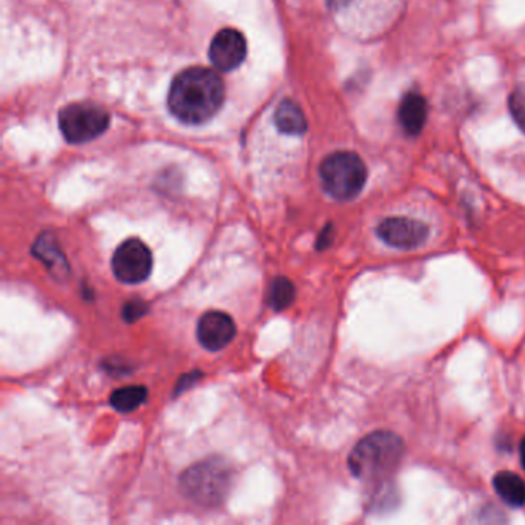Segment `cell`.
Listing matches in <instances>:
<instances>
[{
	"label": "cell",
	"mask_w": 525,
	"mask_h": 525,
	"mask_svg": "<svg viewBox=\"0 0 525 525\" xmlns=\"http://www.w3.org/2000/svg\"><path fill=\"white\" fill-rule=\"evenodd\" d=\"M224 97V82L216 71L193 67L176 76L169 88L168 107L181 122L199 125L219 111Z\"/></svg>",
	"instance_id": "cell-1"
},
{
	"label": "cell",
	"mask_w": 525,
	"mask_h": 525,
	"mask_svg": "<svg viewBox=\"0 0 525 525\" xmlns=\"http://www.w3.org/2000/svg\"><path fill=\"white\" fill-rule=\"evenodd\" d=\"M404 453L399 436L379 430L362 438L349 456V469L357 480H379L395 472Z\"/></svg>",
	"instance_id": "cell-2"
},
{
	"label": "cell",
	"mask_w": 525,
	"mask_h": 525,
	"mask_svg": "<svg viewBox=\"0 0 525 525\" xmlns=\"http://www.w3.org/2000/svg\"><path fill=\"white\" fill-rule=\"evenodd\" d=\"M322 186L328 196L347 202L361 194L367 182V167L356 152H336L328 154L319 167Z\"/></svg>",
	"instance_id": "cell-3"
},
{
	"label": "cell",
	"mask_w": 525,
	"mask_h": 525,
	"mask_svg": "<svg viewBox=\"0 0 525 525\" xmlns=\"http://www.w3.org/2000/svg\"><path fill=\"white\" fill-rule=\"evenodd\" d=\"M232 487V470L222 459H207L185 470L181 488L193 503L215 507L224 503Z\"/></svg>",
	"instance_id": "cell-4"
},
{
	"label": "cell",
	"mask_w": 525,
	"mask_h": 525,
	"mask_svg": "<svg viewBox=\"0 0 525 525\" xmlns=\"http://www.w3.org/2000/svg\"><path fill=\"white\" fill-rule=\"evenodd\" d=\"M110 116L94 103L80 102L61 110L59 127L63 137L71 144L93 141L107 131Z\"/></svg>",
	"instance_id": "cell-5"
},
{
	"label": "cell",
	"mask_w": 525,
	"mask_h": 525,
	"mask_svg": "<svg viewBox=\"0 0 525 525\" xmlns=\"http://www.w3.org/2000/svg\"><path fill=\"white\" fill-rule=\"evenodd\" d=\"M111 268L120 283L128 285L145 283L152 270V250L141 239H128L114 251Z\"/></svg>",
	"instance_id": "cell-6"
},
{
	"label": "cell",
	"mask_w": 525,
	"mask_h": 525,
	"mask_svg": "<svg viewBox=\"0 0 525 525\" xmlns=\"http://www.w3.org/2000/svg\"><path fill=\"white\" fill-rule=\"evenodd\" d=\"M376 234L382 242L396 250H414L429 239V226L410 217H389L379 224Z\"/></svg>",
	"instance_id": "cell-7"
},
{
	"label": "cell",
	"mask_w": 525,
	"mask_h": 525,
	"mask_svg": "<svg viewBox=\"0 0 525 525\" xmlns=\"http://www.w3.org/2000/svg\"><path fill=\"white\" fill-rule=\"evenodd\" d=\"M209 57L219 71H233L247 57V42L242 34L233 29H220L211 40Z\"/></svg>",
	"instance_id": "cell-8"
},
{
	"label": "cell",
	"mask_w": 525,
	"mask_h": 525,
	"mask_svg": "<svg viewBox=\"0 0 525 525\" xmlns=\"http://www.w3.org/2000/svg\"><path fill=\"white\" fill-rule=\"evenodd\" d=\"M196 336L203 349L219 351L236 336V324L224 311H209L199 319Z\"/></svg>",
	"instance_id": "cell-9"
},
{
	"label": "cell",
	"mask_w": 525,
	"mask_h": 525,
	"mask_svg": "<svg viewBox=\"0 0 525 525\" xmlns=\"http://www.w3.org/2000/svg\"><path fill=\"white\" fill-rule=\"evenodd\" d=\"M427 114H429V105L422 94H419L416 91H410L402 97L401 105H399V122L406 133L410 135H418L425 127Z\"/></svg>",
	"instance_id": "cell-10"
},
{
	"label": "cell",
	"mask_w": 525,
	"mask_h": 525,
	"mask_svg": "<svg viewBox=\"0 0 525 525\" xmlns=\"http://www.w3.org/2000/svg\"><path fill=\"white\" fill-rule=\"evenodd\" d=\"M33 253L37 259L42 260L51 275L57 277H63L68 271L67 262L63 258L62 251L56 243V239L51 236L50 233H45L34 243Z\"/></svg>",
	"instance_id": "cell-11"
},
{
	"label": "cell",
	"mask_w": 525,
	"mask_h": 525,
	"mask_svg": "<svg viewBox=\"0 0 525 525\" xmlns=\"http://www.w3.org/2000/svg\"><path fill=\"white\" fill-rule=\"evenodd\" d=\"M493 487L497 496L512 507L525 505V482L512 472H499L493 478Z\"/></svg>",
	"instance_id": "cell-12"
},
{
	"label": "cell",
	"mask_w": 525,
	"mask_h": 525,
	"mask_svg": "<svg viewBox=\"0 0 525 525\" xmlns=\"http://www.w3.org/2000/svg\"><path fill=\"white\" fill-rule=\"evenodd\" d=\"M277 128L287 135H304L307 131V119L304 111L293 101L281 102L275 114Z\"/></svg>",
	"instance_id": "cell-13"
},
{
	"label": "cell",
	"mask_w": 525,
	"mask_h": 525,
	"mask_svg": "<svg viewBox=\"0 0 525 525\" xmlns=\"http://www.w3.org/2000/svg\"><path fill=\"white\" fill-rule=\"evenodd\" d=\"M148 391L142 385H127L118 389L110 396V404L119 413L135 412V408L147 401Z\"/></svg>",
	"instance_id": "cell-14"
},
{
	"label": "cell",
	"mask_w": 525,
	"mask_h": 525,
	"mask_svg": "<svg viewBox=\"0 0 525 525\" xmlns=\"http://www.w3.org/2000/svg\"><path fill=\"white\" fill-rule=\"evenodd\" d=\"M294 296L296 290L291 281H288L287 277H276L270 285L268 304L276 311L285 310L293 302Z\"/></svg>",
	"instance_id": "cell-15"
},
{
	"label": "cell",
	"mask_w": 525,
	"mask_h": 525,
	"mask_svg": "<svg viewBox=\"0 0 525 525\" xmlns=\"http://www.w3.org/2000/svg\"><path fill=\"white\" fill-rule=\"evenodd\" d=\"M508 108L513 118L514 124L525 133V84L514 88L508 99Z\"/></svg>",
	"instance_id": "cell-16"
},
{
	"label": "cell",
	"mask_w": 525,
	"mask_h": 525,
	"mask_svg": "<svg viewBox=\"0 0 525 525\" xmlns=\"http://www.w3.org/2000/svg\"><path fill=\"white\" fill-rule=\"evenodd\" d=\"M148 307L144 300H130L122 310V317L127 322H135L147 313Z\"/></svg>",
	"instance_id": "cell-17"
},
{
	"label": "cell",
	"mask_w": 525,
	"mask_h": 525,
	"mask_svg": "<svg viewBox=\"0 0 525 525\" xmlns=\"http://www.w3.org/2000/svg\"><path fill=\"white\" fill-rule=\"evenodd\" d=\"M332 242H333V230H332V226H327L317 239V249H327Z\"/></svg>",
	"instance_id": "cell-18"
},
{
	"label": "cell",
	"mask_w": 525,
	"mask_h": 525,
	"mask_svg": "<svg viewBox=\"0 0 525 525\" xmlns=\"http://www.w3.org/2000/svg\"><path fill=\"white\" fill-rule=\"evenodd\" d=\"M520 453H521V463H522V467H524V470H525V438H524V439L521 440Z\"/></svg>",
	"instance_id": "cell-19"
}]
</instances>
